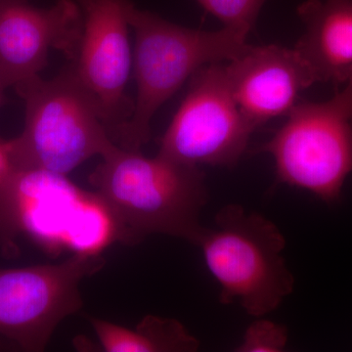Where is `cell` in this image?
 <instances>
[{
    "label": "cell",
    "instance_id": "obj_13",
    "mask_svg": "<svg viewBox=\"0 0 352 352\" xmlns=\"http://www.w3.org/2000/svg\"><path fill=\"white\" fill-rule=\"evenodd\" d=\"M89 322L101 351L192 352L200 346L199 340L173 318L148 315L135 329L94 317H90Z\"/></svg>",
    "mask_w": 352,
    "mask_h": 352
},
{
    "label": "cell",
    "instance_id": "obj_3",
    "mask_svg": "<svg viewBox=\"0 0 352 352\" xmlns=\"http://www.w3.org/2000/svg\"><path fill=\"white\" fill-rule=\"evenodd\" d=\"M129 24L135 32L132 73L136 99L131 117L113 142L140 151L151 136L157 110L203 67L239 56L248 46L247 36L224 27L217 32L189 29L135 6Z\"/></svg>",
    "mask_w": 352,
    "mask_h": 352
},
{
    "label": "cell",
    "instance_id": "obj_17",
    "mask_svg": "<svg viewBox=\"0 0 352 352\" xmlns=\"http://www.w3.org/2000/svg\"><path fill=\"white\" fill-rule=\"evenodd\" d=\"M6 95H4V90H2L1 88H0V108L6 104Z\"/></svg>",
    "mask_w": 352,
    "mask_h": 352
},
{
    "label": "cell",
    "instance_id": "obj_11",
    "mask_svg": "<svg viewBox=\"0 0 352 352\" xmlns=\"http://www.w3.org/2000/svg\"><path fill=\"white\" fill-rule=\"evenodd\" d=\"M226 65L234 97L254 129L287 117L303 90L316 82L295 48L248 45Z\"/></svg>",
    "mask_w": 352,
    "mask_h": 352
},
{
    "label": "cell",
    "instance_id": "obj_12",
    "mask_svg": "<svg viewBox=\"0 0 352 352\" xmlns=\"http://www.w3.org/2000/svg\"><path fill=\"white\" fill-rule=\"evenodd\" d=\"M298 15L305 32L295 50L316 82L344 85L352 76V0H307Z\"/></svg>",
    "mask_w": 352,
    "mask_h": 352
},
{
    "label": "cell",
    "instance_id": "obj_14",
    "mask_svg": "<svg viewBox=\"0 0 352 352\" xmlns=\"http://www.w3.org/2000/svg\"><path fill=\"white\" fill-rule=\"evenodd\" d=\"M207 12L223 24L248 36L256 25L259 12L267 0H196Z\"/></svg>",
    "mask_w": 352,
    "mask_h": 352
},
{
    "label": "cell",
    "instance_id": "obj_6",
    "mask_svg": "<svg viewBox=\"0 0 352 352\" xmlns=\"http://www.w3.org/2000/svg\"><path fill=\"white\" fill-rule=\"evenodd\" d=\"M261 152L274 160L278 182L337 203L352 173V76L327 101L298 102Z\"/></svg>",
    "mask_w": 352,
    "mask_h": 352
},
{
    "label": "cell",
    "instance_id": "obj_1",
    "mask_svg": "<svg viewBox=\"0 0 352 352\" xmlns=\"http://www.w3.org/2000/svg\"><path fill=\"white\" fill-rule=\"evenodd\" d=\"M102 159L89 182L115 219L119 242L138 245L152 234H164L196 245L208 201L199 166L118 145Z\"/></svg>",
    "mask_w": 352,
    "mask_h": 352
},
{
    "label": "cell",
    "instance_id": "obj_2",
    "mask_svg": "<svg viewBox=\"0 0 352 352\" xmlns=\"http://www.w3.org/2000/svg\"><path fill=\"white\" fill-rule=\"evenodd\" d=\"M21 238L53 256L64 252L96 256L119 242V233L96 191L60 173L17 168L0 184L1 254L17 256Z\"/></svg>",
    "mask_w": 352,
    "mask_h": 352
},
{
    "label": "cell",
    "instance_id": "obj_7",
    "mask_svg": "<svg viewBox=\"0 0 352 352\" xmlns=\"http://www.w3.org/2000/svg\"><path fill=\"white\" fill-rule=\"evenodd\" d=\"M105 265L101 254L59 264L0 267V349L43 351L58 325L82 307L80 284Z\"/></svg>",
    "mask_w": 352,
    "mask_h": 352
},
{
    "label": "cell",
    "instance_id": "obj_16",
    "mask_svg": "<svg viewBox=\"0 0 352 352\" xmlns=\"http://www.w3.org/2000/svg\"><path fill=\"white\" fill-rule=\"evenodd\" d=\"M17 170V166L14 157L12 141L0 139V184L6 182L14 171Z\"/></svg>",
    "mask_w": 352,
    "mask_h": 352
},
{
    "label": "cell",
    "instance_id": "obj_10",
    "mask_svg": "<svg viewBox=\"0 0 352 352\" xmlns=\"http://www.w3.org/2000/svg\"><path fill=\"white\" fill-rule=\"evenodd\" d=\"M83 29L76 0H57L48 8L25 0H0V88L15 87L41 76L52 50L73 61Z\"/></svg>",
    "mask_w": 352,
    "mask_h": 352
},
{
    "label": "cell",
    "instance_id": "obj_5",
    "mask_svg": "<svg viewBox=\"0 0 352 352\" xmlns=\"http://www.w3.org/2000/svg\"><path fill=\"white\" fill-rule=\"evenodd\" d=\"M201 248L220 287V302H238L251 316L274 311L291 295L295 279L283 258L286 241L272 221L238 205L222 208L214 228L204 227Z\"/></svg>",
    "mask_w": 352,
    "mask_h": 352
},
{
    "label": "cell",
    "instance_id": "obj_15",
    "mask_svg": "<svg viewBox=\"0 0 352 352\" xmlns=\"http://www.w3.org/2000/svg\"><path fill=\"white\" fill-rule=\"evenodd\" d=\"M288 344V331L281 324L258 317L245 330L238 352H281Z\"/></svg>",
    "mask_w": 352,
    "mask_h": 352
},
{
    "label": "cell",
    "instance_id": "obj_18",
    "mask_svg": "<svg viewBox=\"0 0 352 352\" xmlns=\"http://www.w3.org/2000/svg\"><path fill=\"white\" fill-rule=\"evenodd\" d=\"M76 2H78V4L80 3V2H82V0H76Z\"/></svg>",
    "mask_w": 352,
    "mask_h": 352
},
{
    "label": "cell",
    "instance_id": "obj_9",
    "mask_svg": "<svg viewBox=\"0 0 352 352\" xmlns=\"http://www.w3.org/2000/svg\"><path fill=\"white\" fill-rule=\"evenodd\" d=\"M80 6L82 36L71 63L96 99L113 141L133 110L126 91L133 64L129 28L134 3L131 0H82Z\"/></svg>",
    "mask_w": 352,
    "mask_h": 352
},
{
    "label": "cell",
    "instance_id": "obj_8",
    "mask_svg": "<svg viewBox=\"0 0 352 352\" xmlns=\"http://www.w3.org/2000/svg\"><path fill=\"white\" fill-rule=\"evenodd\" d=\"M189 80L188 92L161 139L159 154L191 166L232 168L256 129L234 97L227 65H207Z\"/></svg>",
    "mask_w": 352,
    "mask_h": 352
},
{
    "label": "cell",
    "instance_id": "obj_4",
    "mask_svg": "<svg viewBox=\"0 0 352 352\" xmlns=\"http://www.w3.org/2000/svg\"><path fill=\"white\" fill-rule=\"evenodd\" d=\"M25 102V126L11 139L17 168L67 175L117 146L100 107L69 64L50 80L41 76L14 87Z\"/></svg>",
    "mask_w": 352,
    "mask_h": 352
}]
</instances>
